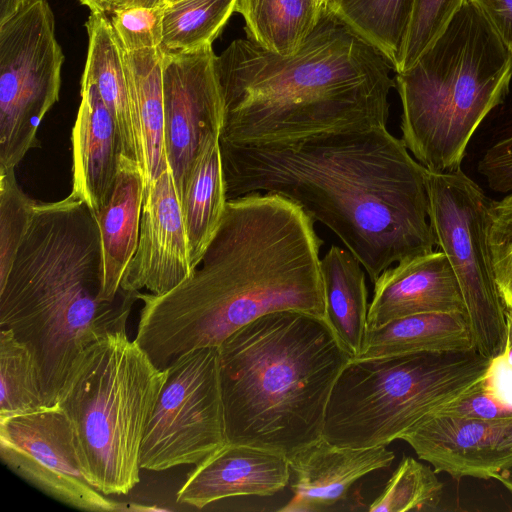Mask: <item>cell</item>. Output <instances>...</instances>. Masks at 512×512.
Instances as JSON below:
<instances>
[{
    "instance_id": "40",
    "label": "cell",
    "mask_w": 512,
    "mask_h": 512,
    "mask_svg": "<svg viewBox=\"0 0 512 512\" xmlns=\"http://www.w3.org/2000/svg\"><path fill=\"white\" fill-rule=\"evenodd\" d=\"M163 1L164 0H111L108 12L115 8L131 5H141L147 7L164 6Z\"/></svg>"
},
{
    "instance_id": "3",
    "label": "cell",
    "mask_w": 512,
    "mask_h": 512,
    "mask_svg": "<svg viewBox=\"0 0 512 512\" xmlns=\"http://www.w3.org/2000/svg\"><path fill=\"white\" fill-rule=\"evenodd\" d=\"M215 69L224 104L221 143L280 144L387 127L391 65L326 7L295 53L236 39L216 56Z\"/></svg>"
},
{
    "instance_id": "6",
    "label": "cell",
    "mask_w": 512,
    "mask_h": 512,
    "mask_svg": "<svg viewBox=\"0 0 512 512\" xmlns=\"http://www.w3.org/2000/svg\"><path fill=\"white\" fill-rule=\"evenodd\" d=\"M511 78V47L466 1L418 60L396 73L402 142L430 172L461 168L468 142L504 101Z\"/></svg>"
},
{
    "instance_id": "23",
    "label": "cell",
    "mask_w": 512,
    "mask_h": 512,
    "mask_svg": "<svg viewBox=\"0 0 512 512\" xmlns=\"http://www.w3.org/2000/svg\"><path fill=\"white\" fill-rule=\"evenodd\" d=\"M325 320L356 358L368 331V291L363 266L348 250L331 246L320 261Z\"/></svg>"
},
{
    "instance_id": "25",
    "label": "cell",
    "mask_w": 512,
    "mask_h": 512,
    "mask_svg": "<svg viewBox=\"0 0 512 512\" xmlns=\"http://www.w3.org/2000/svg\"><path fill=\"white\" fill-rule=\"evenodd\" d=\"M227 200L220 142L213 138L194 162L180 198L194 270L221 224Z\"/></svg>"
},
{
    "instance_id": "29",
    "label": "cell",
    "mask_w": 512,
    "mask_h": 512,
    "mask_svg": "<svg viewBox=\"0 0 512 512\" xmlns=\"http://www.w3.org/2000/svg\"><path fill=\"white\" fill-rule=\"evenodd\" d=\"M46 404L38 367L13 331H0V419L34 412Z\"/></svg>"
},
{
    "instance_id": "28",
    "label": "cell",
    "mask_w": 512,
    "mask_h": 512,
    "mask_svg": "<svg viewBox=\"0 0 512 512\" xmlns=\"http://www.w3.org/2000/svg\"><path fill=\"white\" fill-rule=\"evenodd\" d=\"M236 0H180L165 5L163 54L212 45L235 12Z\"/></svg>"
},
{
    "instance_id": "34",
    "label": "cell",
    "mask_w": 512,
    "mask_h": 512,
    "mask_svg": "<svg viewBox=\"0 0 512 512\" xmlns=\"http://www.w3.org/2000/svg\"><path fill=\"white\" fill-rule=\"evenodd\" d=\"M164 8L131 5L108 12L115 36L124 52L160 49Z\"/></svg>"
},
{
    "instance_id": "26",
    "label": "cell",
    "mask_w": 512,
    "mask_h": 512,
    "mask_svg": "<svg viewBox=\"0 0 512 512\" xmlns=\"http://www.w3.org/2000/svg\"><path fill=\"white\" fill-rule=\"evenodd\" d=\"M325 7L315 0H236L247 39L281 55L295 53L318 24Z\"/></svg>"
},
{
    "instance_id": "13",
    "label": "cell",
    "mask_w": 512,
    "mask_h": 512,
    "mask_svg": "<svg viewBox=\"0 0 512 512\" xmlns=\"http://www.w3.org/2000/svg\"><path fill=\"white\" fill-rule=\"evenodd\" d=\"M216 56L212 45L163 54L165 148L179 199L199 153L223 128Z\"/></svg>"
},
{
    "instance_id": "4",
    "label": "cell",
    "mask_w": 512,
    "mask_h": 512,
    "mask_svg": "<svg viewBox=\"0 0 512 512\" xmlns=\"http://www.w3.org/2000/svg\"><path fill=\"white\" fill-rule=\"evenodd\" d=\"M103 262L94 212L70 193L37 202L12 268L0 285V327L35 358L47 406L57 404L78 354L99 337L126 330L138 292L101 297Z\"/></svg>"
},
{
    "instance_id": "47",
    "label": "cell",
    "mask_w": 512,
    "mask_h": 512,
    "mask_svg": "<svg viewBox=\"0 0 512 512\" xmlns=\"http://www.w3.org/2000/svg\"><path fill=\"white\" fill-rule=\"evenodd\" d=\"M511 49H512V47H511Z\"/></svg>"
},
{
    "instance_id": "41",
    "label": "cell",
    "mask_w": 512,
    "mask_h": 512,
    "mask_svg": "<svg viewBox=\"0 0 512 512\" xmlns=\"http://www.w3.org/2000/svg\"><path fill=\"white\" fill-rule=\"evenodd\" d=\"M493 479L501 482L512 493V468L500 474H496Z\"/></svg>"
},
{
    "instance_id": "31",
    "label": "cell",
    "mask_w": 512,
    "mask_h": 512,
    "mask_svg": "<svg viewBox=\"0 0 512 512\" xmlns=\"http://www.w3.org/2000/svg\"><path fill=\"white\" fill-rule=\"evenodd\" d=\"M35 204L18 185L15 170L0 173V285L26 237Z\"/></svg>"
},
{
    "instance_id": "21",
    "label": "cell",
    "mask_w": 512,
    "mask_h": 512,
    "mask_svg": "<svg viewBox=\"0 0 512 512\" xmlns=\"http://www.w3.org/2000/svg\"><path fill=\"white\" fill-rule=\"evenodd\" d=\"M85 27L88 52L83 76L96 85L112 114L119 131L122 153L135 159L143 171L141 138L134 114L124 51L107 13L90 11Z\"/></svg>"
},
{
    "instance_id": "36",
    "label": "cell",
    "mask_w": 512,
    "mask_h": 512,
    "mask_svg": "<svg viewBox=\"0 0 512 512\" xmlns=\"http://www.w3.org/2000/svg\"><path fill=\"white\" fill-rule=\"evenodd\" d=\"M509 414H512V411L491 396L481 384L476 391L450 403L434 416L493 419Z\"/></svg>"
},
{
    "instance_id": "7",
    "label": "cell",
    "mask_w": 512,
    "mask_h": 512,
    "mask_svg": "<svg viewBox=\"0 0 512 512\" xmlns=\"http://www.w3.org/2000/svg\"><path fill=\"white\" fill-rule=\"evenodd\" d=\"M166 377L126 330L99 337L76 357L57 405L101 493L126 494L139 483L142 441Z\"/></svg>"
},
{
    "instance_id": "15",
    "label": "cell",
    "mask_w": 512,
    "mask_h": 512,
    "mask_svg": "<svg viewBox=\"0 0 512 512\" xmlns=\"http://www.w3.org/2000/svg\"><path fill=\"white\" fill-rule=\"evenodd\" d=\"M193 271L180 199L169 168L144 193L138 245L121 289L162 295Z\"/></svg>"
},
{
    "instance_id": "16",
    "label": "cell",
    "mask_w": 512,
    "mask_h": 512,
    "mask_svg": "<svg viewBox=\"0 0 512 512\" xmlns=\"http://www.w3.org/2000/svg\"><path fill=\"white\" fill-rule=\"evenodd\" d=\"M436 312L466 313L458 280L442 250L402 259L380 274L369 304L368 328Z\"/></svg>"
},
{
    "instance_id": "17",
    "label": "cell",
    "mask_w": 512,
    "mask_h": 512,
    "mask_svg": "<svg viewBox=\"0 0 512 512\" xmlns=\"http://www.w3.org/2000/svg\"><path fill=\"white\" fill-rule=\"evenodd\" d=\"M287 459L294 496L278 511L320 512L344 500L352 485L362 477L388 468L395 454L383 445L346 447L322 437Z\"/></svg>"
},
{
    "instance_id": "11",
    "label": "cell",
    "mask_w": 512,
    "mask_h": 512,
    "mask_svg": "<svg viewBox=\"0 0 512 512\" xmlns=\"http://www.w3.org/2000/svg\"><path fill=\"white\" fill-rule=\"evenodd\" d=\"M166 369L142 441L141 469L196 465L227 443L218 347L185 353Z\"/></svg>"
},
{
    "instance_id": "10",
    "label": "cell",
    "mask_w": 512,
    "mask_h": 512,
    "mask_svg": "<svg viewBox=\"0 0 512 512\" xmlns=\"http://www.w3.org/2000/svg\"><path fill=\"white\" fill-rule=\"evenodd\" d=\"M64 60L46 0H29L0 24V173L15 170L36 145L59 99Z\"/></svg>"
},
{
    "instance_id": "19",
    "label": "cell",
    "mask_w": 512,
    "mask_h": 512,
    "mask_svg": "<svg viewBox=\"0 0 512 512\" xmlns=\"http://www.w3.org/2000/svg\"><path fill=\"white\" fill-rule=\"evenodd\" d=\"M71 193L93 212L109 200L122 153L116 122L96 85L82 75L81 102L72 130Z\"/></svg>"
},
{
    "instance_id": "43",
    "label": "cell",
    "mask_w": 512,
    "mask_h": 512,
    "mask_svg": "<svg viewBox=\"0 0 512 512\" xmlns=\"http://www.w3.org/2000/svg\"><path fill=\"white\" fill-rule=\"evenodd\" d=\"M111 0H96L94 8L90 11H101L108 13Z\"/></svg>"
},
{
    "instance_id": "35",
    "label": "cell",
    "mask_w": 512,
    "mask_h": 512,
    "mask_svg": "<svg viewBox=\"0 0 512 512\" xmlns=\"http://www.w3.org/2000/svg\"><path fill=\"white\" fill-rule=\"evenodd\" d=\"M478 171L496 192L512 190V136L490 147L478 163Z\"/></svg>"
},
{
    "instance_id": "45",
    "label": "cell",
    "mask_w": 512,
    "mask_h": 512,
    "mask_svg": "<svg viewBox=\"0 0 512 512\" xmlns=\"http://www.w3.org/2000/svg\"><path fill=\"white\" fill-rule=\"evenodd\" d=\"M177 1H180V0H164V1H163V5L165 6V5H168V4H172V3H174V2H177Z\"/></svg>"
},
{
    "instance_id": "9",
    "label": "cell",
    "mask_w": 512,
    "mask_h": 512,
    "mask_svg": "<svg viewBox=\"0 0 512 512\" xmlns=\"http://www.w3.org/2000/svg\"><path fill=\"white\" fill-rule=\"evenodd\" d=\"M429 220L458 280L474 348L489 359L505 347L506 307L486 242L490 199L461 168L427 173Z\"/></svg>"
},
{
    "instance_id": "46",
    "label": "cell",
    "mask_w": 512,
    "mask_h": 512,
    "mask_svg": "<svg viewBox=\"0 0 512 512\" xmlns=\"http://www.w3.org/2000/svg\"><path fill=\"white\" fill-rule=\"evenodd\" d=\"M315 1H317L320 5L325 7L329 0H315Z\"/></svg>"
},
{
    "instance_id": "42",
    "label": "cell",
    "mask_w": 512,
    "mask_h": 512,
    "mask_svg": "<svg viewBox=\"0 0 512 512\" xmlns=\"http://www.w3.org/2000/svg\"><path fill=\"white\" fill-rule=\"evenodd\" d=\"M129 511H138V512H153V511H166V508L157 506V505H143V504H129Z\"/></svg>"
},
{
    "instance_id": "1",
    "label": "cell",
    "mask_w": 512,
    "mask_h": 512,
    "mask_svg": "<svg viewBox=\"0 0 512 512\" xmlns=\"http://www.w3.org/2000/svg\"><path fill=\"white\" fill-rule=\"evenodd\" d=\"M220 149L227 199L271 192L292 200L342 241L373 284L394 263L437 245L428 170L387 127Z\"/></svg>"
},
{
    "instance_id": "12",
    "label": "cell",
    "mask_w": 512,
    "mask_h": 512,
    "mask_svg": "<svg viewBox=\"0 0 512 512\" xmlns=\"http://www.w3.org/2000/svg\"><path fill=\"white\" fill-rule=\"evenodd\" d=\"M0 456L14 473L48 496L79 510L128 511L88 480L72 425L56 404L0 419Z\"/></svg>"
},
{
    "instance_id": "33",
    "label": "cell",
    "mask_w": 512,
    "mask_h": 512,
    "mask_svg": "<svg viewBox=\"0 0 512 512\" xmlns=\"http://www.w3.org/2000/svg\"><path fill=\"white\" fill-rule=\"evenodd\" d=\"M467 0H415L409 31L398 72L410 68L447 25Z\"/></svg>"
},
{
    "instance_id": "8",
    "label": "cell",
    "mask_w": 512,
    "mask_h": 512,
    "mask_svg": "<svg viewBox=\"0 0 512 512\" xmlns=\"http://www.w3.org/2000/svg\"><path fill=\"white\" fill-rule=\"evenodd\" d=\"M490 363L476 349L352 358L332 390L323 437L339 446H386L476 391Z\"/></svg>"
},
{
    "instance_id": "32",
    "label": "cell",
    "mask_w": 512,
    "mask_h": 512,
    "mask_svg": "<svg viewBox=\"0 0 512 512\" xmlns=\"http://www.w3.org/2000/svg\"><path fill=\"white\" fill-rule=\"evenodd\" d=\"M486 242L496 285L502 301L512 311V194L489 201Z\"/></svg>"
},
{
    "instance_id": "20",
    "label": "cell",
    "mask_w": 512,
    "mask_h": 512,
    "mask_svg": "<svg viewBox=\"0 0 512 512\" xmlns=\"http://www.w3.org/2000/svg\"><path fill=\"white\" fill-rule=\"evenodd\" d=\"M144 193L141 167L121 153L111 196L94 212L101 240L104 300H114L123 291L121 281L138 245Z\"/></svg>"
},
{
    "instance_id": "44",
    "label": "cell",
    "mask_w": 512,
    "mask_h": 512,
    "mask_svg": "<svg viewBox=\"0 0 512 512\" xmlns=\"http://www.w3.org/2000/svg\"><path fill=\"white\" fill-rule=\"evenodd\" d=\"M79 1L83 5L87 6L90 10H92L94 8L96 0H79Z\"/></svg>"
},
{
    "instance_id": "22",
    "label": "cell",
    "mask_w": 512,
    "mask_h": 512,
    "mask_svg": "<svg viewBox=\"0 0 512 512\" xmlns=\"http://www.w3.org/2000/svg\"><path fill=\"white\" fill-rule=\"evenodd\" d=\"M471 349L475 348L466 313H422L368 328L362 350L355 359Z\"/></svg>"
},
{
    "instance_id": "5",
    "label": "cell",
    "mask_w": 512,
    "mask_h": 512,
    "mask_svg": "<svg viewBox=\"0 0 512 512\" xmlns=\"http://www.w3.org/2000/svg\"><path fill=\"white\" fill-rule=\"evenodd\" d=\"M218 351L227 442L289 458L323 437L332 390L352 359L326 320L271 312Z\"/></svg>"
},
{
    "instance_id": "39",
    "label": "cell",
    "mask_w": 512,
    "mask_h": 512,
    "mask_svg": "<svg viewBox=\"0 0 512 512\" xmlns=\"http://www.w3.org/2000/svg\"><path fill=\"white\" fill-rule=\"evenodd\" d=\"M29 0H0V24L16 14Z\"/></svg>"
},
{
    "instance_id": "38",
    "label": "cell",
    "mask_w": 512,
    "mask_h": 512,
    "mask_svg": "<svg viewBox=\"0 0 512 512\" xmlns=\"http://www.w3.org/2000/svg\"><path fill=\"white\" fill-rule=\"evenodd\" d=\"M474 4L512 47V0H467Z\"/></svg>"
},
{
    "instance_id": "37",
    "label": "cell",
    "mask_w": 512,
    "mask_h": 512,
    "mask_svg": "<svg viewBox=\"0 0 512 512\" xmlns=\"http://www.w3.org/2000/svg\"><path fill=\"white\" fill-rule=\"evenodd\" d=\"M482 387L512 411V367L501 355L491 359Z\"/></svg>"
},
{
    "instance_id": "30",
    "label": "cell",
    "mask_w": 512,
    "mask_h": 512,
    "mask_svg": "<svg viewBox=\"0 0 512 512\" xmlns=\"http://www.w3.org/2000/svg\"><path fill=\"white\" fill-rule=\"evenodd\" d=\"M443 484L436 471L412 457H403L370 512L428 511L437 508Z\"/></svg>"
},
{
    "instance_id": "24",
    "label": "cell",
    "mask_w": 512,
    "mask_h": 512,
    "mask_svg": "<svg viewBox=\"0 0 512 512\" xmlns=\"http://www.w3.org/2000/svg\"><path fill=\"white\" fill-rule=\"evenodd\" d=\"M143 153L145 191L167 169L163 54L160 49L124 52Z\"/></svg>"
},
{
    "instance_id": "27",
    "label": "cell",
    "mask_w": 512,
    "mask_h": 512,
    "mask_svg": "<svg viewBox=\"0 0 512 512\" xmlns=\"http://www.w3.org/2000/svg\"><path fill=\"white\" fill-rule=\"evenodd\" d=\"M415 0H329L326 8L398 72Z\"/></svg>"
},
{
    "instance_id": "2",
    "label": "cell",
    "mask_w": 512,
    "mask_h": 512,
    "mask_svg": "<svg viewBox=\"0 0 512 512\" xmlns=\"http://www.w3.org/2000/svg\"><path fill=\"white\" fill-rule=\"evenodd\" d=\"M295 202L271 192L228 199L199 265L162 295L143 302L135 341L165 370L190 351L218 347L265 314L299 311L325 320L323 241Z\"/></svg>"
},
{
    "instance_id": "14",
    "label": "cell",
    "mask_w": 512,
    "mask_h": 512,
    "mask_svg": "<svg viewBox=\"0 0 512 512\" xmlns=\"http://www.w3.org/2000/svg\"><path fill=\"white\" fill-rule=\"evenodd\" d=\"M401 440L436 473L454 479H493L512 468V414L493 419L433 416Z\"/></svg>"
},
{
    "instance_id": "18",
    "label": "cell",
    "mask_w": 512,
    "mask_h": 512,
    "mask_svg": "<svg viewBox=\"0 0 512 512\" xmlns=\"http://www.w3.org/2000/svg\"><path fill=\"white\" fill-rule=\"evenodd\" d=\"M288 459L267 449L227 442L195 465L176 494L198 509L231 497L271 496L290 481Z\"/></svg>"
}]
</instances>
